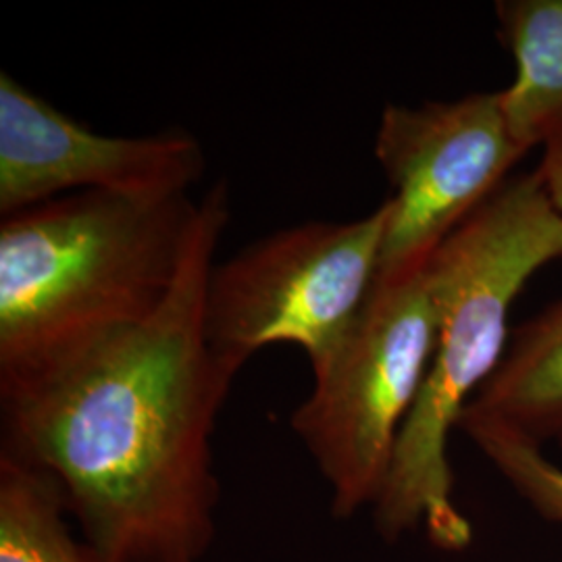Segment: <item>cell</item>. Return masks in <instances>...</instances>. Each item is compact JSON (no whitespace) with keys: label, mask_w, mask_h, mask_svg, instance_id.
<instances>
[{"label":"cell","mask_w":562,"mask_h":562,"mask_svg":"<svg viewBox=\"0 0 562 562\" xmlns=\"http://www.w3.org/2000/svg\"><path fill=\"white\" fill-rule=\"evenodd\" d=\"M69 522L59 483L0 452V562H99Z\"/></svg>","instance_id":"30bf717a"},{"label":"cell","mask_w":562,"mask_h":562,"mask_svg":"<svg viewBox=\"0 0 562 562\" xmlns=\"http://www.w3.org/2000/svg\"><path fill=\"white\" fill-rule=\"evenodd\" d=\"M559 442H561V446H562V436H561V438H559Z\"/></svg>","instance_id":"4fadbf2b"},{"label":"cell","mask_w":562,"mask_h":562,"mask_svg":"<svg viewBox=\"0 0 562 562\" xmlns=\"http://www.w3.org/2000/svg\"><path fill=\"white\" fill-rule=\"evenodd\" d=\"M204 169L201 142L181 127L136 138L97 134L0 74L2 217L78 192L136 201L188 196Z\"/></svg>","instance_id":"52a82bcc"},{"label":"cell","mask_w":562,"mask_h":562,"mask_svg":"<svg viewBox=\"0 0 562 562\" xmlns=\"http://www.w3.org/2000/svg\"><path fill=\"white\" fill-rule=\"evenodd\" d=\"M199 217L190 196L78 192L0 222V383L74 361L153 317Z\"/></svg>","instance_id":"3957f363"},{"label":"cell","mask_w":562,"mask_h":562,"mask_svg":"<svg viewBox=\"0 0 562 562\" xmlns=\"http://www.w3.org/2000/svg\"><path fill=\"white\" fill-rule=\"evenodd\" d=\"M459 427L527 503L562 522V469L543 457L540 443L473 411L462 413Z\"/></svg>","instance_id":"8fae6325"},{"label":"cell","mask_w":562,"mask_h":562,"mask_svg":"<svg viewBox=\"0 0 562 562\" xmlns=\"http://www.w3.org/2000/svg\"><path fill=\"white\" fill-rule=\"evenodd\" d=\"M464 411L533 442L562 436V296L522 323L490 380Z\"/></svg>","instance_id":"ba28073f"},{"label":"cell","mask_w":562,"mask_h":562,"mask_svg":"<svg viewBox=\"0 0 562 562\" xmlns=\"http://www.w3.org/2000/svg\"><path fill=\"white\" fill-rule=\"evenodd\" d=\"M562 259V215L538 171L517 176L475 209L427 262L436 346L373 510L385 542L423 527L446 552L471 543V522L452 501L448 438L503 361L508 313L522 285Z\"/></svg>","instance_id":"7a4b0ae2"},{"label":"cell","mask_w":562,"mask_h":562,"mask_svg":"<svg viewBox=\"0 0 562 562\" xmlns=\"http://www.w3.org/2000/svg\"><path fill=\"white\" fill-rule=\"evenodd\" d=\"M227 223L220 180L153 317L38 378L0 383V452L59 483L99 562H204L215 543L213 434L240 367L206 341L204 292Z\"/></svg>","instance_id":"6da1fadb"},{"label":"cell","mask_w":562,"mask_h":562,"mask_svg":"<svg viewBox=\"0 0 562 562\" xmlns=\"http://www.w3.org/2000/svg\"><path fill=\"white\" fill-rule=\"evenodd\" d=\"M543 188L562 215V136L543 146V159L538 167Z\"/></svg>","instance_id":"7c38bea8"},{"label":"cell","mask_w":562,"mask_h":562,"mask_svg":"<svg viewBox=\"0 0 562 562\" xmlns=\"http://www.w3.org/2000/svg\"><path fill=\"white\" fill-rule=\"evenodd\" d=\"M525 155L504 115L503 92L459 101L387 104L375 157L392 183L378 281L411 278Z\"/></svg>","instance_id":"8992f818"},{"label":"cell","mask_w":562,"mask_h":562,"mask_svg":"<svg viewBox=\"0 0 562 562\" xmlns=\"http://www.w3.org/2000/svg\"><path fill=\"white\" fill-rule=\"evenodd\" d=\"M390 201L352 222H306L248 244L213 265L204 336L244 367L273 344L299 346L313 373L336 355L380 273Z\"/></svg>","instance_id":"5b68a950"},{"label":"cell","mask_w":562,"mask_h":562,"mask_svg":"<svg viewBox=\"0 0 562 562\" xmlns=\"http://www.w3.org/2000/svg\"><path fill=\"white\" fill-rule=\"evenodd\" d=\"M434 346L436 308L422 269L404 280L375 281L350 334L313 373V392L290 427L329 485L336 519L378 501Z\"/></svg>","instance_id":"277c9868"},{"label":"cell","mask_w":562,"mask_h":562,"mask_svg":"<svg viewBox=\"0 0 562 562\" xmlns=\"http://www.w3.org/2000/svg\"><path fill=\"white\" fill-rule=\"evenodd\" d=\"M501 34L517 63L501 90L504 115L525 153L562 136V0H501Z\"/></svg>","instance_id":"9c48e42d"}]
</instances>
